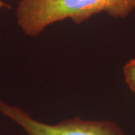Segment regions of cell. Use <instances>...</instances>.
<instances>
[{
	"mask_svg": "<svg viewBox=\"0 0 135 135\" xmlns=\"http://www.w3.org/2000/svg\"><path fill=\"white\" fill-rule=\"evenodd\" d=\"M123 70L126 84L135 93V58L126 62Z\"/></svg>",
	"mask_w": 135,
	"mask_h": 135,
	"instance_id": "3",
	"label": "cell"
},
{
	"mask_svg": "<svg viewBox=\"0 0 135 135\" xmlns=\"http://www.w3.org/2000/svg\"><path fill=\"white\" fill-rule=\"evenodd\" d=\"M0 135H2V133H0Z\"/></svg>",
	"mask_w": 135,
	"mask_h": 135,
	"instance_id": "5",
	"label": "cell"
},
{
	"mask_svg": "<svg viewBox=\"0 0 135 135\" xmlns=\"http://www.w3.org/2000/svg\"><path fill=\"white\" fill-rule=\"evenodd\" d=\"M0 114L16 125L26 135H125L117 124L110 120H87L79 117L47 124L34 118L17 105L0 98Z\"/></svg>",
	"mask_w": 135,
	"mask_h": 135,
	"instance_id": "2",
	"label": "cell"
},
{
	"mask_svg": "<svg viewBox=\"0 0 135 135\" xmlns=\"http://www.w3.org/2000/svg\"><path fill=\"white\" fill-rule=\"evenodd\" d=\"M134 10L135 0H20L17 22L26 35L34 37L47 26L68 18L81 24L102 12L125 18Z\"/></svg>",
	"mask_w": 135,
	"mask_h": 135,
	"instance_id": "1",
	"label": "cell"
},
{
	"mask_svg": "<svg viewBox=\"0 0 135 135\" xmlns=\"http://www.w3.org/2000/svg\"><path fill=\"white\" fill-rule=\"evenodd\" d=\"M4 7H9V5L4 3L2 0H0V8H4Z\"/></svg>",
	"mask_w": 135,
	"mask_h": 135,
	"instance_id": "4",
	"label": "cell"
}]
</instances>
